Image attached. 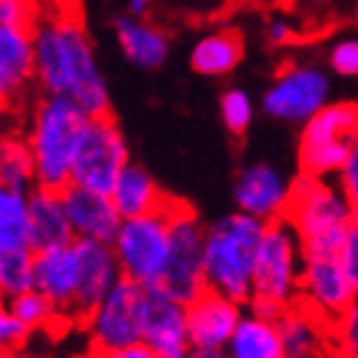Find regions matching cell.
<instances>
[{
    "label": "cell",
    "mask_w": 358,
    "mask_h": 358,
    "mask_svg": "<svg viewBox=\"0 0 358 358\" xmlns=\"http://www.w3.org/2000/svg\"><path fill=\"white\" fill-rule=\"evenodd\" d=\"M36 83L46 95L69 97L90 118L108 115L110 95L95 49L75 10L57 8L31 26Z\"/></svg>",
    "instance_id": "6da1fadb"
},
{
    "label": "cell",
    "mask_w": 358,
    "mask_h": 358,
    "mask_svg": "<svg viewBox=\"0 0 358 358\" xmlns=\"http://www.w3.org/2000/svg\"><path fill=\"white\" fill-rule=\"evenodd\" d=\"M266 223L246 215L217 220L205 233V284L208 289L243 305L254 294V264Z\"/></svg>",
    "instance_id": "7a4b0ae2"
},
{
    "label": "cell",
    "mask_w": 358,
    "mask_h": 358,
    "mask_svg": "<svg viewBox=\"0 0 358 358\" xmlns=\"http://www.w3.org/2000/svg\"><path fill=\"white\" fill-rule=\"evenodd\" d=\"M87 120V113L69 97L46 95L34 108L26 141L34 157V174L38 187L62 192L69 185L80 136Z\"/></svg>",
    "instance_id": "3957f363"
},
{
    "label": "cell",
    "mask_w": 358,
    "mask_h": 358,
    "mask_svg": "<svg viewBox=\"0 0 358 358\" xmlns=\"http://www.w3.org/2000/svg\"><path fill=\"white\" fill-rule=\"evenodd\" d=\"M284 220L294 228L307 256L338 254L353 223V213L341 187L302 172L292 179V197Z\"/></svg>",
    "instance_id": "277c9868"
},
{
    "label": "cell",
    "mask_w": 358,
    "mask_h": 358,
    "mask_svg": "<svg viewBox=\"0 0 358 358\" xmlns=\"http://www.w3.org/2000/svg\"><path fill=\"white\" fill-rule=\"evenodd\" d=\"M169 259L154 292L189 305L208 289L205 284V233L202 220L177 200H169Z\"/></svg>",
    "instance_id": "5b68a950"
},
{
    "label": "cell",
    "mask_w": 358,
    "mask_h": 358,
    "mask_svg": "<svg viewBox=\"0 0 358 358\" xmlns=\"http://www.w3.org/2000/svg\"><path fill=\"white\" fill-rule=\"evenodd\" d=\"M146 302H149V289L123 276L83 317L92 356L143 343Z\"/></svg>",
    "instance_id": "8992f818"
},
{
    "label": "cell",
    "mask_w": 358,
    "mask_h": 358,
    "mask_svg": "<svg viewBox=\"0 0 358 358\" xmlns=\"http://www.w3.org/2000/svg\"><path fill=\"white\" fill-rule=\"evenodd\" d=\"M358 136V103H328L302 126L299 169L313 177H338Z\"/></svg>",
    "instance_id": "52a82bcc"
},
{
    "label": "cell",
    "mask_w": 358,
    "mask_h": 358,
    "mask_svg": "<svg viewBox=\"0 0 358 358\" xmlns=\"http://www.w3.org/2000/svg\"><path fill=\"white\" fill-rule=\"evenodd\" d=\"M110 246L123 276L138 282L143 289L154 292L162 284L169 259V210L164 208L149 215L123 220Z\"/></svg>",
    "instance_id": "ba28073f"
},
{
    "label": "cell",
    "mask_w": 358,
    "mask_h": 358,
    "mask_svg": "<svg viewBox=\"0 0 358 358\" xmlns=\"http://www.w3.org/2000/svg\"><path fill=\"white\" fill-rule=\"evenodd\" d=\"M305 248L287 220L266 223L262 246L254 264V294L251 297L274 299L279 305H292L299 297Z\"/></svg>",
    "instance_id": "9c48e42d"
},
{
    "label": "cell",
    "mask_w": 358,
    "mask_h": 358,
    "mask_svg": "<svg viewBox=\"0 0 358 358\" xmlns=\"http://www.w3.org/2000/svg\"><path fill=\"white\" fill-rule=\"evenodd\" d=\"M128 164V146L118 126L110 115H95L85 123L80 136L69 185L110 194L115 179Z\"/></svg>",
    "instance_id": "30bf717a"
},
{
    "label": "cell",
    "mask_w": 358,
    "mask_h": 358,
    "mask_svg": "<svg viewBox=\"0 0 358 358\" xmlns=\"http://www.w3.org/2000/svg\"><path fill=\"white\" fill-rule=\"evenodd\" d=\"M330 103V77L315 64H287L276 72L274 83L264 92V113L282 123L315 118Z\"/></svg>",
    "instance_id": "8fae6325"
},
{
    "label": "cell",
    "mask_w": 358,
    "mask_h": 358,
    "mask_svg": "<svg viewBox=\"0 0 358 358\" xmlns=\"http://www.w3.org/2000/svg\"><path fill=\"white\" fill-rule=\"evenodd\" d=\"M356 297L358 294L338 254H305L297 302H302L313 313L320 315L322 320L330 322Z\"/></svg>",
    "instance_id": "7c38bea8"
},
{
    "label": "cell",
    "mask_w": 358,
    "mask_h": 358,
    "mask_svg": "<svg viewBox=\"0 0 358 358\" xmlns=\"http://www.w3.org/2000/svg\"><path fill=\"white\" fill-rule=\"evenodd\" d=\"M233 197L241 213L256 220L264 223L284 220L292 197V179L268 164H248L236 179Z\"/></svg>",
    "instance_id": "4fadbf2b"
},
{
    "label": "cell",
    "mask_w": 358,
    "mask_h": 358,
    "mask_svg": "<svg viewBox=\"0 0 358 358\" xmlns=\"http://www.w3.org/2000/svg\"><path fill=\"white\" fill-rule=\"evenodd\" d=\"M34 289H38L64 317H77L80 259L75 241L67 246L46 248L34 254Z\"/></svg>",
    "instance_id": "5bb4252c"
},
{
    "label": "cell",
    "mask_w": 358,
    "mask_h": 358,
    "mask_svg": "<svg viewBox=\"0 0 358 358\" xmlns=\"http://www.w3.org/2000/svg\"><path fill=\"white\" fill-rule=\"evenodd\" d=\"M243 317L238 302L205 289L187 305V333L194 351H223Z\"/></svg>",
    "instance_id": "9a60e30c"
},
{
    "label": "cell",
    "mask_w": 358,
    "mask_h": 358,
    "mask_svg": "<svg viewBox=\"0 0 358 358\" xmlns=\"http://www.w3.org/2000/svg\"><path fill=\"white\" fill-rule=\"evenodd\" d=\"M62 202H64L75 238L100 241V243H113L115 241L123 217L113 205L110 194L67 185L62 189Z\"/></svg>",
    "instance_id": "2e32d148"
},
{
    "label": "cell",
    "mask_w": 358,
    "mask_h": 358,
    "mask_svg": "<svg viewBox=\"0 0 358 358\" xmlns=\"http://www.w3.org/2000/svg\"><path fill=\"white\" fill-rule=\"evenodd\" d=\"M75 251L80 259V289H77V317L85 315L123 279L120 264L110 243L75 238Z\"/></svg>",
    "instance_id": "e0dca14e"
},
{
    "label": "cell",
    "mask_w": 358,
    "mask_h": 358,
    "mask_svg": "<svg viewBox=\"0 0 358 358\" xmlns=\"http://www.w3.org/2000/svg\"><path fill=\"white\" fill-rule=\"evenodd\" d=\"M34 80L36 69L31 29L0 26V110L18 103Z\"/></svg>",
    "instance_id": "ac0fdd59"
},
{
    "label": "cell",
    "mask_w": 358,
    "mask_h": 358,
    "mask_svg": "<svg viewBox=\"0 0 358 358\" xmlns=\"http://www.w3.org/2000/svg\"><path fill=\"white\" fill-rule=\"evenodd\" d=\"M143 343L151 345L157 356L187 348L189 345L187 305L166 297L162 292H149L146 317H143Z\"/></svg>",
    "instance_id": "d6986e66"
},
{
    "label": "cell",
    "mask_w": 358,
    "mask_h": 358,
    "mask_svg": "<svg viewBox=\"0 0 358 358\" xmlns=\"http://www.w3.org/2000/svg\"><path fill=\"white\" fill-rule=\"evenodd\" d=\"M29 220H31V246H34V251L67 246V243L75 241L67 210H64V202H62V192H57V189L36 187L31 192Z\"/></svg>",
    "instance_id": "ffe728a7"
},
{
    "label": "cell",
    "mask_w": 358,
    "mask_h": 358,
    "mask_svg": "<svg viewBox=\"0 0 358 358\" xmlns=\"http://www.w3.org/2000/svg\"><path fill=\"white\" fill-rule=\"evenodd\" d=\"M287 358H305L328 348V320L302 302H292L276 320Z\"/></svg>",
    "instance_id": "44dd1931"
},
{
    "label": "cell",
    "mask_w": 358,
    "mask_h": 358,
    "mask_svg": "<svg viewBox=\"0 0 358 358\" xmlns=\"http://www.w3.org/2000/svg\"><path fill=\"white\" fill-rule=\"evenodd\" d=\"M110 200L123 220L164 210L169 202L157 187L154 177L138 164H128L120 172V177L115 179V185L110 189Z\"/></svg>",
    "instance_id": "7402d4cb"
},
{
    "label": "cell",
    "mask_w": 358,
    "mask_h": 358,
    "mask_svg": "<svg viewBox=\"0 0 358 358\" xmlns=\"http://www.w3.org/2000/svg\"><path fill=\"white\" fill-rule=\"evenodd\" d=\"M115 36L126 59L141 69L159 67L169 54V36L164 31L131 15L115 18Z\"/></svg>",
    "instance_id": "603a6c76"
},
{
    "label": "cell",
    "mask_w": 358,
    "mask_h": 358,
    "mask_svg": "<svg viewBox=\"0 0 358 358\" xmlns=\"http://www.w3.org/2000/svg\"><path fill=\"white\" fill-rule=\"evenodd\" d=\"M225 358H287L276 322L246 313L223 348Z\"/></svg>",
    "instance_id": "cb8c5ba5"
},
{
    "label": "cell",
    "mask_w": 358,
    "mask_h": 358,
    "mask_svg": "<svg viewBox=\"0 0 358 358\" xmlns=\"http://www.w3.org/2000/svg\"><path fill=\"white\" fill-rule=\"evenodd\" d=\"M241 57H243V41L236 31L223 29L213 31L208 36H202L192 46L189 62L192 69L205 77H223L238 67Z\"/></svg>",
    "instance_id": "d4e9b609"
},
{
    "label": "cell",
    "mask_w": 358,
    "mask_h": 358,
    "mask_svg": "<svg viewBox=\"0 0 358 358\" xmlns=\"http://www.w3.org/2000/svg\"><path fill=\"white\" fill-rule=\"evenodd\" d=\"M29 202V189L0 185V254L34 251V246H31Z\"/></svg>",
    "instance_id": "484cf974"
},
{
    "label": "cell",
    "mask_w": 358,
    "mask_h": 358,
    "mask_svg": "<svg viewBox=\"0 0 358 358\" xmlns=\"http://www.w3.org/2000/svg\"><path fill=\"white\" fill-rule=\"evenodd\" d=\"M36 182L29 141L13 134H0V185L29 189Z\"/></svg>",
    "instance_id": "4316f807"
},
{
    "label": "cell",
    "mask_w": 358,
    "mask_h": 358,
    "mask_svg": "<svg viewBox=\"0 0 358 358\" xmlns=\"http://www.w3.org/2000/svg\"><path fill=\"white\" fill-rule=\"evenodd\" d=\"M34 254L36 251L0 254V299H13L34 289Z\"/></svg>",
    "instance_id": "83f0119b"
},
{
    "label": "cell",
    "mask_w": 358,
    "mask_h": 358,
    "mask_svg": "<svg viewBox=\"0 0 358 358\" xmlns=\"http://www.w3.org/2000/svg\"><path fill=\"white\" fill-rule=\"evenodd\" d=\"M8 305H10V310L18 315V320L29 330H46V328H54L59 320H69L38 289L23 292L18 297L8 299Z\"/></svg>",
    "instance_id": "f1b7e54d"
},
{
    "label": "cell",
    "mask_w": 358,
    "mask_h": 358,
    "mask_svg": "<svg viewBox=\"0 0 358 358\" xmlns=\"http://www.w3.org/2000/svg\"><path fill=\"white\" fill-rule=\"evenodd\" d=\"M328 348L341 358H358V297L328 322Z\"/></svg>",
    "instance_id": "f546056e"
},
{
    "label": "cell",
    "mask_w": 358,
    "mask_h": 358,
    "mask_svg": "<svg viewBox=\"0 0 358 358\" xmlns=\"http://www.w3.org/2000/svg\"><path fill=\"white\" fill-rule=\"evenodd\" d=\"M254 100L248 95L246 90L241 87H231L220 100V118H223L225 128L231 134H246L248 126L254 123Z\"/></svg>",
    "instance_id": "4dcf8cb0"
},
{
    "label": "cell",
    "mask_w": 358,
    "mask_h": 358,
    "mask_svg": "<svg viewBox=\"0 0 358 358\" xmlns=\"http://www.w3.org/2000/svg\"><path fill=\"white\" fill-rule=\"evenodd\" d=\"M328 67L338 77H358V36H343L328 49Z\"/></svg>",
    "instance_id": "1f68e13d"
},
{
    "label": "cell",
    "mask_w": 358,
    "mask_h": 358,
    "mask_svg": "<svg viewBox=\"0 0 358 358\" xmlns=\"http://www.w3.org/2000/svg\"><path fill=\"white\" fill-rule=\"evenodd\" d=\"M31 330L18 320V315L10 310L8 299H0V351H15L26 343Z\"/></svg>",
    "instance_id": "d6a6232c"
},
{
    "label": "cell",
    "mask_w": 358,
    "mask_h": 358,
    "mask_svg": "<svg viewBox=\"0 0 358 358\" xmlns=\"http://www.w3.org/2000/svg\"><path fill=\"white\" fill-rule=\"evenodd\" d=\"M38 18L34 0H0V26L31 29Z\"/></svg>",
    "instance_id": "836d02e7"
},
{
    "label": "cell",
    "mask_w": 358,
    "mask_h": 358,
    "mask_svg": "<svg viewBox=\"0 0 358 358\" xmlns=\"http://www.w3.org/2000/svg\"><path fill=\"white\" fill-rule=\"evenodd\" d=\"M338 187L343 189L345 200L351 205L353 220H358V136L356 141L351 143V151H348L343 169L338 172Z\"/></svg>",
    "instance_id": "e575fe53"
},
{
    "label": "cell",
    "mask_w": 358,
    "mask_h": 358,
    "mask_svg": "<svg viewBox=\"0 0 358 358\" xmlns=\"http://www.w3.org/2000/svg\"><path fill=\"white\" fill-rule=\"evenodd\" d=\"M338 259L343 264L345 274H348L353 289H356V294H358V220H353L348 233H345L343 246L338 251Z\"/></svg>",
    "instance_id": "d590c367"
},
{
    "label": "cell",
    "mask_w": 358,
    "mask_h": 358,
    "mask_svg": "<svg viewBox=\"0 0 358 358\" xmlns=\"http://www.w3.org/2000/svg\"><path fill=\"white\" fill-rule=\"evenodd\" d=\"M294 36H297L294 26L284 18H274V21L266 23V41L271 46H287L294 41Z\"/></svg>",
    "instance_id": "8d00e7d4"
},
{
    "label": "cell",
    "mask_w": 358,
    "mask_h": 358,
    "mask_svg": "<svg viewBox=\"0 0 358 358\" xmlns=\"http://www.w3.org/2000/svg\"><path fill=\"white\" fill-rule=\"evenodd\" d=\"M287 307L289 305H279L274 299H264V297L248 299V313H254V315H259V317H264V320H271V322L279 320Z\"/></svg>",
    "instance_id": "74e56055"
},
{
    "label": "cell",
    "mask_w": 358,
    "mask_h": 358,
    "mask_svg": "<svg viewBox=\"0 0 358 358\" xmlns=\"http://www.w3.org/2000/svg\"><path fill=\"white\" fill-rule=\"evenodd\" d=\"M92 358H159V356L151 345L134 343V345H126V348H118V351L100 353V356H92Z\"/></svg>",
    "instance_id": "f35d334b"
},
{
    "label": "cell",
    "mask_w": 358,
    "mask_h": 358,
    "mask_svg": "<svg viewBox=\"0 0 358 358\" xmlns=\"http://www.w3.org/2000/svg\"><path fill=\"white\" fill-rule=\"evenodd\" d=\"M149 8H151L149 0H126V15L138 18V21H143L149 15Z\"/></svg>",
    "instance_id": "ab89813d"
},
{
    "label": "cell",
    "mask_w": 358,
    "mask_h": 358,
    "mask_svg": "<svg viewBox=\"0 0 358 358\" xmlns=\"http://www.w3.org/2000/svg\"><path fill=\"white\" fill-rule=\"evenodd\" d=\"M192 358H225L223 351H194Z\"/></svg>",
    "instance_id": "60d3db41"
},
{
    "label": "cell",
    "mask_w": 358,
    "mask_h": 358,
    "mask_svg": "<svg viewBox=\"0 0 358 358\" xmlns=\"http://www.w3.org/2000/svg\"><path fill=\"white\" fill-rule=\"evenodd\" d=\"M0 358H31V356L23 353L21 348H15V351H0Z\"/></svg>",
    "instance_id": "b9f144b4"
},
{
    "label": "cell",
    "mask_w": 358,
    "mask_h": 358,
    "mask_svg": "<svg viewBox=\"0 0 358 358\" xmlns=\"http://www.w3.org/2000/svg\"><path fill=\"white\" fill-rule=\"evenodd\" d=\"M302 3H305L310 10H320V8H325V3H328V0H302Z\"/></svg>",
    "instance_id": "7bdbcfd3"
},
{
    "label": "cell",
    "mask_w": 358,
    "mask_h": 358,
    "mask_svg": "<svg viewBox=\"0 0 358 358\" xmlns=\"http://www.w3.org/2000/svg\"><path fill=\"white\" fill-rule=\"evenodd\" d=\"M305 358H341L338 353H333L330 348H325V351H320V353H313V356H305Z\"/></svg>",
    "instance_id": "ee69618b"
}]
</instances>
